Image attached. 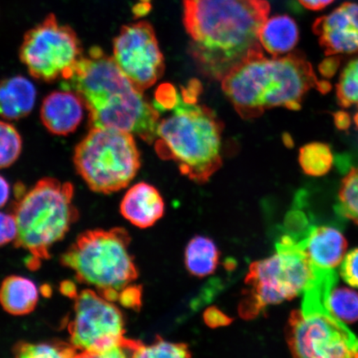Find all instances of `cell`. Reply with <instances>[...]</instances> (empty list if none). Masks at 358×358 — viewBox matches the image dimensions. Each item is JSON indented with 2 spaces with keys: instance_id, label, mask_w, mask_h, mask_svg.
I'll use <instances>...</instances> for the list:
<instances>
[{
  "instance_id": "cell-17",
  "label": "cell",
  "mask_w": 358,
  "mask_h": 358,
  "mask_svg": "<svg viewBox=\"0 0 358 358\" xmlns=\"http://www.w3.org/2000/svg\"><path fill=\"white\" fill-rule=\"evenodd\" d=\"M34 84L17 76L0 82V116L8 120L26 117L34 109L36 101Z\"/></svg>"
},
{
  "instance_id": "cell-25",
  "label": "cell",
  "mask_w": 358,
  "mask_h": 358,
  "mask_svg": "<svg viewBox=\"0 0 358 358\" xmlns=\"http://www.w3.org/2000/svg\"><path fill=\"white\" fill-rule=\"evenodd\" d=\"M134 357H190L191 352L185 343H176L165 341L162 338H156L150 345L138 342L134 349Z\"/></svg>"
},
{
  "instance_id": "cell-29",
  "label": "cell",
  "mask_w": 358,
  "mask_h": 358,
  "mask_svg": "<svg viewBox=\"0 0 358 358\" xmlns=\"http://www.w3.org/2000/svg\"><path fill=\"white\" fill-rule=\"evenodd\" d=\"M178 99V92L171 85L164 84L156 92L155 107L159 112L171 110Z\"/></svg>"
},
{
  "instance_id": "cell-13",
  "label": "cell",
  "mask_w": 358,
  "mask_h": 358,
  "mask_svg": "<svg viewBox=\"0 0 358 358\" xmlns=\"http://www.w3.org/2000/svg\"><path fill=\"white\" fill-rule=\"evenodd\" d=\"M297 241L316 275L335 271L347 254V241L341 231L330 226L308 228Z\"/></svg>"
},
{
  "instance_id": "cell-28",
  "label": "cell",
  "mask_w": 358,
  "mask_h": 358,
  "mask_svg": "<svg viewBox=\"0 0 358 358\" xmlns=\"http://www.w3.org/2000/svg\"><path fill=\"white\" fill-rule=\"evenodd\" d=\"M341 275L347 284L358 288V248L346 254L341 264Z\"/></svg>"
},
{
  "instance_id": "cell-23",
  "label": "cell",
  "mask_w": 358,
  "mask_h": 358,
  "mask_svg": "<svg viewBox=\"0 0 358 358\" xmlns=\"http://www.w3.org/2000/svg\"><path fill=\"white\" fill-rule=\"evenodd\" d=\"M317 35L328 55L358 52V31L352 26L324 30Z\"/></svg>"
},
{
  "instance_id": "cell-6",
  "label": "cell",
  "mask_w": 358,
  "mask_h": 358,
  "mask_svg": "<svg viewBox=\"0 0 358 358\" xmlns=\"http://www.w3.org/2000/svg\"><path fill=\"white\" fill-rule=\"evenodd\" d=\"M131 239L122 227L87 231L62 254L60 262L73 271L80 283L92 286L107 301H118L120 293L138 277L129 252Z\"/></svg>"
},
{
  "instance_id": "cell-7",
  "label": "cell",
  "mask_w": 358,
  "mask_h": 358,
  "mask_svg": "<svg viewBox=\"0 0 358 358\" xmlns=\"http://www.w3.org/2000/svg\"><path fill=\"white\" fill-rule=\"evenodd\" d=\"M315 279L297 241L285 235L276 244L275 255L250 266L245 278L250 289L241 303V315L250 319L268 306L289 301L303 294Z\"/></svg>"
},
{
  "instance_id": "cell-34",
  "label": "cell",
  "mask_w": 358,
  "mask_h": 358,
  "mask_svg": "<svg viewBox=\"0 0 358 358\" xmlns=\"http://www.w3.org/2000/svg\"><path fill=\"white\" fill-rule=\"evenodd\" d=\"M336 127L341 131H347L351 127L352 120L350 115L346 112L338 111L334 115Z\"/></svg>"
},
{
  "instance_id": "cell-39",
  "label": "cell",
  "mask_w": 358,
  "mask_h": 358,
  "mask_svg": "<svg viewBox=\"0 0 358 358\" xmlns=\"http://www.w3.org/2000/svg\"><path fill=\"white\" fill-rule=\"evenodd\" d=\"M150 10V4L146 2L143 3H138V6L134 7V11L138 16H141L143 15H145L146 13L149 12Z\"/></svg>"
},
{
  "instance_id": "cell-11",
  "label": "cell",
  "mask_w": 358,
  "mask_h": 358,
  "mask_svg": "<svg viewBox=\"0 0 358 358\" xmlns=\"http://www.w3.org/2000/svg\"><path fill=\"white\" fill-rule=\"evenodd\" d=\"M83 56L78 34L52 13L25 34L20 50L29 74L45 83L69 78Z\"/></svg>"
},
{
  "instance_id": "cell-21",
  "label": "cell",
  "mask_w": 358,
  "mask_h": 358,
  "mask_svg": "<svg viewBox=\"0 0 358 358\" xmlns=\"http://www.w3.org/2000/svg\"><path fill=\"white\" fill-rule=\"evenodd\" d=\"M299 162L303 172L308 176H324L333 166L332 150L324 143H310L299 150Z\"/></svg>"
},
{
  "instance_id": "cell-14",
  "label": "cell",
  "mask_w": 358,
  "mask_h": 358,
  "mask_svg": "<svg viewBox=\"0 0 358 358\" xmlns=\"http://www.w3.org/2000/svg\"><path fill=\"white\" fill-rule=\"evenodd\" d=\"M45 97L40 116L48 131L67 136L78 129L83 118L84 104L77 93L64 89Z\"/></svg>"
},
{
  "instance_id": "cell-40",
  "label": "cell",
  "mask_w": 358,
  "mask_h": 358,
  "mask_svg": "<svg viewBox=\"0 0 358 358\" xmlns=\"http://www.w3.org/2000/svg\"><path fill=\"white\" fill-rule=\"evenodd\" d=\"M317 89L323 93L328 92L331 88L330 84L326 82V80H322V82L317 83Z\"/></svg>"
},
{
  "instance_id": "cell-37",
  "label": "cell",
  "mask_w": 358,
  "mask_h": 358,
  "mask_svg": "<svg viewBox=\"0 0 358 358\" xmlns=\"http://www.w3.org/2000/svg\"><path fill=\"white\" fill-rule=\"evenodd\" d=\"M10 187L6 179L0 176V208L7 203L10 199Z\"/></svg>"
},
{
  "instance_id": "cell-24",
  "label": "cell",
  "mask_w": 358,
  "mask_h": 358,
  "mask_svg": "<svg viewBox=\"0 0 358 358\" xmlns=\"http://www.w3.org/2000/svg\"><path fill=\"white\" fill-rule=\"evenodd\" d=\"M22 138L11 124L0 120V169L10 167L21 155Z\"/></svg>"
},
{
  "instance_id": "cell-38",
  "label": "cell",
  "mask_w": 358,
  "mask_h": 358,
  "mask_svg": "<svg viewBox=\"0 0 358 358\" xmlns=\"http://www.w3.org/2000/svg\"><path fill=\"white\" fill-rule=\"evenodd\" d=\"M62 291L66 296L73 299L76 297V295L78 294L75 285L69 281H66L62 285Z\"/></svg>"
},
{
  "instance_id": "cell-31",
  "label": "cell",
  "mask_w": 358,
  "mask_h": 358,
  "mask_svg": "<svg viewBox=\"0 0 358 358\" xmlns=\"http://www.w3.org/2000/svg\"><path fill=\"white\" fill-rule=\"evenodd\" d=\"M141 294L140 286L129 285L120 293L118 301L124 307L138 310L141 306Z\"/></svg>"
},
{
  "instance_id": "cell-15",
  "label": "cell",
  "mask_w": 358,
  "mask_h": 358,
  "mask_svg": "<svg viewBox=\"0 0 358 358\" xmlns=\"http://www.w3.org/2000/svg\"><path fill=\"white\" fill-rule=\"evenodd\" d=\"M310 289L334 319L344 324L358 321V293L347 286L338 285L335 271L317 276Z\"/></svg>"
},
{
  "instance_id": "cell-42",
  "label": "cell",
  "mask_w": 358,
  "mask_h": 358,
  "mask_svg": "<svg viewBox=\"0 0 358 358\" xmlns=\"http://www.w3.org/2000/svg\"><path fill=\"white\" fill-rule=\"evenodd\" d=\"M355 120L356 124L358 127V113L355 115Z\"/></svg>"
},
{
  "instance_id": "cell-1",
  "label": "cell",
  "mask_w": 358,
  "mask_h": 358,
  "mask_svg": "<svg viewBox=\"0 0 358 358\" xmlns=\"http://www.w3.org/2000/svg\"><path fill=\"white\" fill-rule=\"evenodd\" d=\"M189 51L206 77L222 80L263 56L259 33L271 11L266 0H182Z\"/></svg>"
},
{
  "instance_id": "cell-20",
  "label": "cell",
  "mask_w": 358,
  "mask_h": 358,
  "mask_svg": "<svg viewBox=\"0 0 358 358\" xmlns=\"http://www.w3.org/2000/svg\"><path fill=\"white\" fill-rule=\"evenodd\" d=\"M219 262L216 244L208 237L196 236L187 244L185 263L191 274L204 277L213 274Z\"/></svg>"
},
{
  "instance_id": "cell-26",
  "label": "cell",
  "mask_w": 358,
  "mask_h": 358,
  "mask_svg": "<svg viewBox=\"0 0 358 358\" xmlns=\"http://www.w3.org/2000/svg\"><path fill=\"white\" fill-rule=\"evenodd\" d=\"M338 210L343 216L358 224V169H352L343 180Z\"/></svg>"
},
{
  "instance_id": "cell-27",
  "label": "cell",
  "mask_w": 358,
  "mask_h": 358,
  "mask_svg": "<svg viewBox=\"0 0 358 358\" xmlns=\"http://www.w3.org/2000/svg\"><path fill=\"white\" fill-rule=\"evenodd\" d=\"M339 104L348 107L358 106V73L351 64L343 71L337 87Z\"/></svg>"
},
{
  "instance_id": "cell-3",
  "label": "cell",
  "mask_w": 358,
  "mask_h": 358,
  "mask_svg": "<svg viewBox=\"0 0 358 358\" xmlns=\"http://www.w3.org/2000/svg\"><path fill=\"white\" fill-rule=\"evenodd\" d=\"M317 83L310 62L293 52L245 62L222 80V87L241 117L252 120L275 107L301 109L304 96Z\"/></svg>"
},
{
  "instance_id": "cell-16",
  "label": "cell",
  "mask_w": 358,
  "mask_h": 358,
  "mask_svg": "<svg viewBox=\"0 0 358 358\" xmlns=\"http://www.w3.org/2000/svg\"><path fill=\"white\" fill-rule=\"evenodd\" d=\"M120 213L134 226L148 228L163 217L164 203L158 190L147 182H140L124 194Z\"/></svg>"
},
{
  "instance_id": "cell-19",
  "label": "cell",
  "mask_w": 358,
  "mask_h": 358,
  "mask_svg": "<svg viewBox=\"0 0 358 358\" xmlns=\"http://www.w3.org/2000/svg\"><path fill=\"white\" fill-rule=\"evenodd\" d=\"M38 302V290L34 282L25 277H7L0 285V304L4 311L15 316L32 313Z\"/></svg>"
},
{
  "instance_id": "cell-30",
  "label": "cell",
  "mask_w": 358,
  "mask_h": 358,
  "mask_svg": "<svg viewBox=\"0 0 358 358\" xmlns=\"http://www.w3.org/2000/svg\"><path fill=\"white\" fill-rule=\"evenodd\" d=\"M17 232V223L13 215L0 213V248L15 241Z\"/></svg>"
},
{
  "instance_id": "cell-22",
  "label": "cell",
  "mask_w": 358,
  "mask_h": 358,
  "mask_svg": "<svg viewBox=\"0 0 358 358\" xmlns=\"http://www.w3.org/2000/svg\"><path fill=\"white\" fill-rule=\"evenodd\" d=\"M13 355L22 358H66L78 357V352L71 343L48 341L20 342L13 346Z\"/></svg>"
},
{
  "instance_id": "cell-32",
  "label": "cell",
  "mask_w": 358,
  "mask_h": 358,
  "mask_svg": "<svg viewBox=\"0 0 358 358\" xmlns=\"http://www.w3.org/2000/svg\"><path fill=\"white\" fill-rule=\"evenodd\" d=\"M204 320L207 325L212 328H218V327L227 326L232 322L231 317L227 316L225 313L219 310L218 308L212 307L209 308L204 313Z\"/></svg>"
},
{
  "instance_id": "cell-18",
  "label": "cell",
  "mask_w": 358,
  "mask_h": 358,
  "mask_svg": "<svg viewBox=\"0 0 358 358\" xmlns=\"http://www.w3.org/2000/svg\"><path fill=\"white\" fill-rule=\"evenodd\" d=\"M262 46L273 57L287 55L299 40L296 22L289 15H275L267 19L259 33Z\"/></svg>"
},
{
  "instance_id": "cell-8",
  "label": "cell",
  "mask_w": 358,
  "mask_h": 358,
  "mask_svg": "<svg viewBox=\"0 0 358 358\" xmlns=\"http://www.w3.org/2000/svg\"><path fill=\"white\" fill-rule=\"evenodd\" d=\"M134 134L113 128H91L75 148L76 170L89 189L110 194L127 187L141 168Z\"/></svg>"
},
{
  "instance_id": "cell-10",
  "label": "cell",
  "mask_w": 358,
  "mask_h": 358,
  "mask_svg": "<svg viewBox=\"0 0 358 358\" xmlns=\"http://www.w3.org/2000/svg\"><path fill=\"white\" fill-rule=\"evenodd\" d=\"M286 337L295 357H358V338L315 298L303 297L301 310L291 313Z\"/></svg>"
},
{
  "instance_id": "cell-35",
  "label": "cell",
  "mask_w": 358,
  "mask_h": 358,
  "mask_svg": "<svg viewBox=\"0 0 358 358\" xmlns=\"http://www.w3.org/2000/svg\"><path fill=\"white\" fill-rule=\"evenodd\" d=\"M334 0H299V2L302 4L303 7L308 8L310 10H323L329 4L332 3Z\"/></svg>"
},
{
  "instance_id": "cell-43",
  "label": "cell",
  "mask_w": 358,
  "mask_h": 358,
  "mask_svg": "<svg viewBox=\"0 0 358 358\" xmlns=\"http://www.w3.org/2000/svg\"><path fill=\"white\" fill-rule=\"evenodd\" d=\"M142 1H145V2H146V0H142Z\"/></svg>"
},
{
  "instance_id": "cell-9",
  "label": "cell",
  "mask_w": 358,
  "mask_h": 358,
  "mask_svg": "<svg viewBox=\"0 0 358 358\" xmlns=\"http://www.w3.org/2000/svg\"><path fill=\"white\" fill-rule=\"evenodd\" d=\"M67 329L70 343L80 357L132 356L138 342L124 337V320L119 308L92 289L76 295L73 317Z\"/></svg>"
},
{
  "instance_id": "cell-5",
  "label": "cell",
  "mask_w": 358,
  "mask_h": 358,
  "mask_svg": "<svg viewBox=\"0 0 358 358\" xmlns=\"http://www.w3.org/2000/svg\"><path fill=\"white\" fill-rule=\"evenodd\" d=\"M73 196L71 183L45 178L13 203L17 229L15 245L29 252L27 266L30 270H38L44 259L50 258L52 245L64 239L78 220Z\"/></svg>"
},
{
  "instance_id": "cell-36",
  "label": "cell",
  "mask_w": 358,
  "mask_h": 358,
  "mask_svg": "<svg viewBox=\"0 0 358 358\" xmlns=\"http://www.w3.org/2000/svg\"><path fill=\"white\" fill-rule=\"evenodd\" d=\"M342 7L347 12L353 28L358 31V4L355 3H344Z\"/></svg>"
},
{
  "instance_id": "cell-33",
  "label": "cell",
  "mask_w": 358,
  "mask_h": 358,
  "mask_svg": "<svg viewBox=\"0 0 358 358\" xmlns=\"http://www.w3.org/2000/svg\"><path fill=\"white\" fill-rule=\"evenodd\" d=\"M340 66V59L338 57H332L326 58L319 66V71L321 76L324 78H331L337 73Z\"/></svg>"
},
{
  "instance_id": "cell-2",
  "label": "cell",
  "mask_w": 358,
  "mask_h": 358,
  "mask_svg": "<svg viewBox=\"0 0 358 358\" xmlns=\"http://www.w3.org/2000/svg\"><path fill=\"white\" fill-rule=\"evenodd\" d=\"M62 89L78 94L88 110L90 128H113L136 134L152 144L160 112L99 47L83 56Z\"/></svg>"
},
{
  "instance_id": "cell-4",
  "label": "cell",
  "mask_w": 358,
  "mask_h": 358,
  "mask_svg": "<svg viewBox=\"0 0 358 358\" xmlns=\"http://www.w3.org/2000/svg\"><path fill=\"white\" fill-rule=\"evenodd\" d=\"M183 99L167 117L159 120L155 150L162 159L173 160L191 180L204 183L222 164L223 124L208 107Z\"/></svg>"
},
{
  "instance_id": "cell-41",
  "label": "cell",
  "mask_w": 358,
  "mask_h": 358,
  "mask_svg": "<svg viewBox=\"0 0 358 358\" xmlns=\"http://www.w3.org/2000/svg\"><path fill=\"white\" fill-rule=\"evenodd\" d=\"M350 64L352 65L353 67H355V70L358 73V58L357 59L351 62Z\"/></svg>"
},
{
  "instance_id": "cell-12",
  "label": "cell",
  "mask_w": 358,
  "mask_h": 358,
  "mask_svg": "<svg viewBox=\"0 0 358 358\" xmlns=\"http://www.w3.org/2000/svg\"><path fill=\"white\" fill-rule=\"evenodd\" d=\"M113 57L125 77L141 91L164 75V57L153 26L146 21L124 25L113 42Z\"/></svg>"
}]
</instances>
